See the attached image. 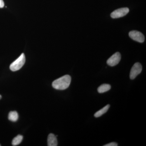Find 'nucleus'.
Wrapping results in <instances>:
<instances>
[{"mask_svg":"<svg viewBox=\"0 0 146 146\" xmlns=\"http://www.w3.org/2000/svg\"><path fill=\"white\" fill-rule=\"evenodd\" d=\"M71 82L70 76L66 75L53 82L52 86L54 89L57 90H65L69 87Z\"/></svg>","mask_w":146,"mask_h":146,"instance_id":"1","label":"nucleus"},{"mask_svg":"<svg viewBox=\"0 0 146 146\" xmlns=\"http://www.w3.org/2000/svg\"><path fill=\"white\" fill-rule=\"evenodd\" d=\"M25 55L24 53H22L16 60L11 64L10 65L11 70L13 72H15L20 70L25 64Z\"/></svg>","mask_w":146,"mask_h":146,"instance_id":"2","label":"nucleus"},{"mask_svg":"<svg viewBox=\"0 0 146 146\" xmlns=\"http://www.w3.org/2000/svg\"><path fill=\"white\" fill-rule=\"evenodd\" d=\"M142 71V66L141 63H136L133 65L131 70L129 77L131 80L134 79Z\"/></svg>","mask_w":146,"mask_h":146,"instance_id":"3","label":"nucleus"},{"mask_svg":"<svg viewBox=\"0 0 146 146\" xmlns=\"http://www.w3.org/2000/svg\"><path fill=\"white\" fill-rule=\"evenodd\" d=\"M129 12V9L127 7L118 9L113 11L110 14L111 18L115 19L123 17Z\"/></svg>","mask_w":146,"mask_h":146,"instance_id":"4","label":"nucleus"},{"mask_svg":"<svg viewBox=\"0 0 146 146\" xmlns=\"http://www.w3.org/2000/svg\"><path fill=\"white\" fill-rule=\"evenodd\" d=\"M129 35L131 39L140 43H143L145 41V37L143 34L137 31H132L129 32Z\"/></svg>","mask_w":146,"mask_h":146,"instance_id":"5","label":"nucleus"},{"mask_svg":"<svg viewBox=\"0 0 146 146\" xmlns=\"http://www.w3.org/2000/svg\"><path fill=\"white\" fill-rule=\"evenodd\" d=\"M121 59V55L120 53L116 52L108 58L107 61V63L109 66L113 67L119 64Z\"/></svg>","mask_w":146,"mask_h":146,"instance_id":"6","label":"nucleus"},{"mask_svg":"<svg viewBox=\"0 0 146 146\" xmlns=\"http://www.w3.org/2000/svg\"><path fill=\"white\" fill-rule=\"evenodd\" d=\"M57 145L56 136L53 133H50L48 137V146H57Z\"/></svg>","mask_w":146,"mask_h":146,"instance_id":"7","label":"nucleus"},{"mask_svg":"<svg viewBox=\"0 0 146 146\" xmlns=\"http://www.w3.org/2000/svg\"><path fill=\"white\" fill-rule=\"evenodd\" d=\"M110 107V105L109 104L100 110L98 112H96L94 114V117L96 118L99 117H101L102 115H103L105 113H106L107 112L108 110L109 109Z\"/></svg>","mask_w":146,"mask_h":146,"instance_id":"8","label":"nucleus"},{"mask_svg":"<svg viewBox=\"0 0 146 146\" xmlns=\"http://www.w3.org/2000/svg\"><path fill=\"white\" fill-rule=\"evenodd\" d=\"M110 89H111V86L110 84H104L100 85L98 88V91L100 94H102V93L107 92L108 91H109Z\"/></svg>","mask_w":146,"mask_h":146,"instance_id":"9","label":"nucleus"},{"mask_svg":"<svg viewBox=\"0 0 146 146\" xmlns=\"http://www.w3.org/2000/svg\"><path fill=\"white\" fill-rule=\"evenodd\" d=\"M18 114L16 111H11L8 115V119L12 122H16L18 121Z\"/></svg>","mask_w":146,"mask_h":146,"instance_id":"10","label":"nucleus"},{"mask_svg":"<svg viewBox=\"0 0 146 146\" xmlns=\"http://www.w3.org/2000/svg\"><path fill=\"white\" fill-rule=\"evenodd\" d=\"M23 137L21 135H18L13 138L12 141V145L13 146H17L21 144L23 141Z\"/></svg>","mask_w":146,"mask_h":146,"instance_id":"11","label":"nucleus"},{"mask_svg":"<svg viewBox=\"0 0 146 146\" xmlns=\"http://www.w3.org/2000/svg\"><path fill=\"white\" fill-rule=\"evenodd\" d=\"M118 145V144L117 143H115V142H112V143L104 145V146H117Z\"/></svg>","mask_w":146,"mask_h":146,"instance_id":"12","label":"nucleus"},{"mask_svg":"<svg viewBox=\"0 0 146 146\" xmlns=\"http://www.w3.org/2000/svg\"><path fill=\"white\" fill-rule=\"evenodd\" d=\"M4 6V2L3 0H0V8H3Z\"/></svg>","mask_w":146,"mask_h":146,"instance_id":"13","label":"nucleus"},{"mask_svg":"<svg viewBox=\"0 0 146 146\" xmlns=\"http://www.w3.org/2000/svg\"><path fill=\"white\" fill-rule=\"evenodd\" d=\"M1 98H2L1 96V95H0V100H1Z\"/></svg>","mask_w":146,"mask_h":146,"instance_id":"14","label":"nucleus"},{"mask_svg":"<svg viewBox=\"0 0 146 146\" xmlns=\"http://www.w3.org/2000/svg\"><path fill=\"white\" fill-rule=\"evenodd\" d=\"M1 146V145H0V146Z\"/></svg>","mask_w":146,"mask_h":146,"instance_id":"15","label":"nucleus"}]
</instances>
